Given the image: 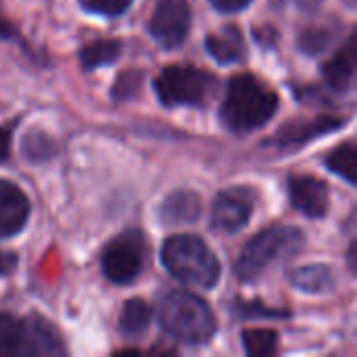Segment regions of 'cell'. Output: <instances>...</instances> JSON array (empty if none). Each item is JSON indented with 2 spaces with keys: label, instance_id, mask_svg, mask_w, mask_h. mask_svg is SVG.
I'll return each instance as SVG.
<instances>
[{
  "label": "cell",
  "instance_id": "cell-12",
  "mask_svg": "<svg viewBox=\"0 0 357 357\" xmlns=\"http://www.w3.org/2000/svg\"><path fill=\"white\" fill-rule=\"evenodd\" d=\"M29 218L27 197L10 182L0 180V238H8L23 230Z\"/></svg>",
  "mask_w": 357,
  "mask_h": 357
},
{
  "label": "cell",
  "instance_id": "cell-23",
  "mask_svg": "<svg viewBox=\"0 0 357 357\" xmlns=\"http://www.w3.org/2000/svg\"><path fill=\"white\" fill-rule=\"evenodd\" d=\"M140 86H142V73L140 71H128V73L117 77V82L113 86V98L115 100H128V98L138 94Z\"/></svg>",
  "mask_w": 357,
  "mask_h": 357
},
{
  "label": "cell",
  "instance_id": "cell-8",
  "mask_svg": "<svg viewBox=\"0 0 357 357\" xmlns=\"http://www.w3.org/2000/svg\"><path fill=\"white\" fill-rule=\"evenodd\" d=\"M190 29L188 0H161L151 17V33L163 48H178Z\"/></svg>",
  "mask_w": 357,
  "mask_h": 357
},
{
  "label": "cell",
  "instance_id": "cell-20",
  "mask_svg": "<svg viewBox=\"0 0 357 357\" xmlns=\"http://www.w3.org/2000/svg\"><path fill=\"white\" fill-rule=\"evenodd\" d=\"M243 345L249 356H274L278 349V335L270 328H249L243 333Z\"/></svg>",
  "mask_w": 357,
  "mask_h": 357
},
{
  "label": "cell",
  "instance_id": "cell-2",
  "mask_svg": "<svg viewBox=\"0 0 357 357\" xmlns=\"http://www.w3.org/2000/svg\"><path fill=\"white\" fill-rule=\"evenodd\" d=\"M278 109V96L253 75H234L222 105V121L236 134L253 132L266 126Z\"/></svg>",
  "mask_w": 357,
  "mask_h": 357
},
{
  "label": "cell",
  "instance_id": "cell-27",
  "mask_svg": "<svg viewBox=\"0 0 357 357\" xmlns=\"http://www.w3.org/2000/svg\"><path fill=\"white\" fill-rule=\"evenodd\" d=\"M15 268H17V257H15L13 253H4V251H0V276L10 274Z\"/></svg>",
  "mask_w": 357,
  "mask_h": 357
},
{
  "label": "cell",
  "instance_id": "cell-11",
  "mask_svg": "<svg viewBox=\"0 0 357 357\" xmlns=\"http://www.w3.org/2000/svg\"><path fill=\"white\" fill-rule=\"evenodd\" d=\"M345 119L341 117H316V119H303V121H289L284 123L272 138L274 144L278 146H293V144H303L310 142L322 134H331L339 128H343Z\"/></svg>",
  "mask_w": 357,
  "mask_h": 357
},
{
  "label": "cell",
  "instance_id": "cell-24",
  "mask_svg": "<svg viewBox=\"0 0 357 357\" xmlns=\"http://www.w3.org/2000/svg\"><path fill=\"white\" fill-rule=\"evenodd\" d=\"M86 10L100 15H121L132 0H79Z\"/></svg>",
  "mask_w": 357,
  "mask_h": 357
},
{
  "label": "cell",
  "instance_id": "cell-5",
  "mask_svg": "<svg viewBox=\"0 0 357 357\" xmlns=\"http://www.w3.org/2000/svg\"><path fill=\"white\" fill-rule=\"evenodd\" d=\"M305 236L301 230L291 226H272L253 236L236 259V276L243 282L259 278L274 261L295 253L303 245Z\"/></svg>",
  "mask_w": 357,
  "mask_h": 357
},
{
  "label": "cell",
  "instance_id": "cell-1",
  "mask_svg": "<svg viewBox=\"0 0 357 357\" xmlns=\"http://www.w3.org/2000/svg\"><path fill=\"white\" fill-rule=\"evenodd\" d=\"M157 320L176 341L203 345L215 335V316L197 295L186 291H165L157 299Z\"/></svg>",
  "mask_w": 357,
  "mask_h": 357
},
{
  "label": "cell",
  "instance_id": "cell-22",
  "mask_svg": "<svg viewBox=\"0 0 357 357\" xmlns=\"http://www.w3.org/2000/svg\"><path fill=\"white\" fill-rule=\"evenodd\" d=\"M335 38V31L328 27H310L299 36V48L307 54L324 52Z\"/></svg>",
  "mask_w": 357,
  "mask_h": 357
},
{
  "label": "cell",
  "instance_id": "cell-21",
  "mask_svg": "<svg viewBox=\"0 0 357 357\" xmlns=\"http://www.w3.org/2000/svg\"><path fill=\"white\" fill-rule=\"evenodd\" d=\"M21 153L25 155L27 161H31V163H42V161H48V159L54 157L56 144H54V140H52L48 134L33 130V132H29V134L23 138V142H21Z\"/></svg>",
  "mask_w": 357,
  "mask_h": 357
},
{
  "label": "cell",
  "instance_id": "cell-15",
  "mask_svg": "<svg viewBox=\"0 0 357 357\" xmlns=\"http://www.w3.org/2000/svg\"><path fill=\"white\" fill-rule=\"evenodd\" d=\"M356 33L345 42V46L335 54V59H331L328 63L322 65V73L326 84L333 90H349L354 84V75H356Z\"/></svg>",
  "mask_w": 357,
  "mask_h": 357
},
{
  "label": "cell",
  "instance_id": "cell-19",
  "mask_svg": "<svg viewBox=\"0 0 357 357\" xmlns=\"http://www.w3.org/2000/svg\"><path fill=\"white\" fill-rule=\"evenodd\" d=\"M326 165L331 172H335L337 176L345 178L349 184H357V151L356 142H345L339 149H335L328 159Z\"/></svg>",
  "mask_w": 357,
  "mask_h": 357
},
{
  "label": "cell",
  "instance_id": "cell-7",
  "mask_svg": "<svg viewBox=\"0 0 357 357\" xmlns=\"http://www.w3.org/2000/svg\"><path fill=\"white\" fill-rule=\"evenodd\" d=\"M146 255V243L142 232L128 230L119 234L102 253V272L105 276L115 284H128L132 282L142 266Z\"/></svg>",
  "mask_w": 357,
  "mask_h": 357
},
{
  "label": "cell",
  "instance_id": "cell-25",
  "mask_svg": "<svg viewBox=\"0 0 357 357\" xmlns=\"http://www.w3.org/2000/svg\"><path fill=\"white\" fill-rule=\"evenodd\" d=\"M238 314L247 316V318H287L289 312H278V310H270L257 301L253 303H247V301H236V307H234Z\"/></svg>",
  "mask_w": 357,
  "mask_h": 357
},
{
  "label": "cell",
  "instance_id": "cell-16",
  "mask_svg": "<svg viewBox=\"0 0 357 357\" xmlns=\"http://www.w3.org/2000/svg\"><path fill=\"white\" fill-rule=\"evenodd\" d=\"M291 280L297 289L305 293H328L335 289V272L328 266L314 264L293 270Z\"/></svg>",
  "mask_w": 357,
  "mask_h": 357
},
{
  "label": "cell",
  "instance_id": "cell-30",
  "mask_svg": "<svg viewBox=\"0 0 357 357\" xmlns=\"http://www.w3.org/2000/svg\"><path fill=\"white\" fill-rule=\"evenodd\" d=\"M303 10H316L318 6H320V2L322 0H295Z\"/></svg>",
  "mask_w": 357,
  "mask_h": 357
},
{
  "label": "cell",
  "instance_id": "cell-28",
  "mask_svg": "<svg viewBox=\"0 0 357 357\" xmlns=\"http://www.w3.org/2000/svg\"><path fill=\"white\" fill-rule=\"evenodd\" d=\"M17 31H15V25L0 13V40H8V38H13Z\"/></svg>",
  "mask_w": 357,
  "mask_h": 357
},
{
  "label": "cell",
  "instance_id": "cell-9",
  "mask_svg": "<svg viewBox=\"0 0 357 357\" xmlns=\"http://www.w3.org/2000/svg\"><path fill=\"white\" fill-rule=\"evenodd\" d=\"M255 199L257 197L249 186H236L220 192L213 203V226L220 232L230 234L243 230L253 213Z\"/></svg>",
  "mask_w": 357,
  "mask_h": 357
},
{
  "label": "cell",
  "instance_id": "cell-29",
  "mask_svg": "<svg viewBox=\"0 0 357 357\" xmlns=\"http://www.w3.org/2000/svg\"><path fill=\"white\" fill-rule=\"evenodd\" d=\"M10 153V136L4 128H0V161H4Z\"/></svg>",
  "mask_w": 357,
  "mask_h": 357
},
{
  "label": "cell",
  "instance_id": "cell-10",
  "mask_svg": "<svg viewBox=\"0 0 357 357\" xmlns=\"http://www.w3.org/2000/svg\"><path fill=\"white\" fill-rule=\"evenodd\" d=\"M289 197L293 207L307 218H324L328 213V184L314 176H293L289 180Z\"/></svg>",
  "mask_w": 357,
  "mask_h": 357
},
{
  "label": "cell",
  "instance_id": "cell-13",
  "mask_svg": "<svg viewBox=\"0 0 357 357\" xmlns=\"http://www.w3.org/2000/svg\"><path fill=\"white\" fill-rule=\"evenodd\" d=\"M205 48L222 65L238 63L247 54V46H245L243 31L236 25H226L220 31L209 33L205 38Z\"/></svg>",
  "mask_w": 357,
  "mask_h": 357
},
{
  "label": "cell",
  "instance_id": "cell-3",
  "mask_svg": "<svg viewBox=\"0 0 357 357\" xmlns=\"http://www.w3.org/2000/svg\"><path fill=\"white\" fill-rule=\"evenodd\" d=\"M161 261L172 276L190 287L211 289L220 280V261L215 253L192 234L167 238L161 249Z\"/></svg>",
  "mask_w": 357,
  "mask_h": 357
},
{
  "label": "cell",
  "instance_id": "cell-18",
  "mask_svg": "<svg viewBox=\"0 0 357 357\" xmlns=\"http://www.w3.org/2000/svg\"><path fill=\"white\" fill-rule=\"evenodd\" d=\"M119 54H121V42L96 40L79 52V59H82L84 69H96V67L115 63L119 59Z\"/></svg>",
  "mask_w": 357,
  "mask_h": 357
},
{
  "label": "cell",
  "instance_id": "cell-17",
  "mask_svg": "<svg viewBox=\"0 0 357 357\" xmlns=\"http://www.w3.org/2000/svg\"><path fill=\"white\" fill-rule=\"evenodd\" d=\"M151 324V310L144 301L140 299H130L123 310H121V318H119V328L126 337H140L146 333Z\"/></svg>",
  "mask_w": 357,
  "mask_h": 357
},
{
  "label": "cell",
  "instance_id": "cell-14",
  "mask_svg": "<svg viewBox=\"0 0 357 357\" xmlns=\"http://www.w3.org/2000/svg\"><path fill=\"white\" fill-rule=\"evenodd\" d=\"M201 197L192 190H176L161 203L159 218L167 226L192 224L201 215Z\"/></svg>",
  "mask_w": 357,
  "mask_h": 357
},
{
  "label": "cell",
  "instance_id": "cell-26",
  "mask_svg": "<svg viewBox=\"0 0 357 357\" xmlns=\"http://www.w3.org/2000/svg\"><path fill=\"white\" fill-rule=\"evenodd\" d=\"M209 2L222 13H236V10L247 8L253 0H209Z\"/></svg>",
  "mask_w": 357,
  "mask_h": 357
},
{
  "label": "cell",
  "instance_id": "cell-6",
  "mask_svg": "<svg viewBox=\"0 0 357 357\" xmlns=\"http://www.w3.org/2000/svg\"><path fill=\"white\" fill-rule=\"evenodd\" d=\"M215 84L209 71L192 65H169L155 79V90L165 107H201L211 98Z\"/></svg>",
  "mask_w": 357,
  "mask_h": 357
},
{
  "label": "cell",
  "instance_id": "cell-31",
  "mask_svg": "<svg viewBox=\"0 0 357 357\" xmlns=\"http://www.w3.org/2000/svg\"><path fill=\"white\" fill-rule=\"evenodd\" d=\"M349 266L356 272V243H351V247H349Z\"/></svg>",
  "mask_w": 357,
  "mask_h": 357
},
{
  "label": "cell",
  "instance_id": "cell-4",
  "mask_svg": "<svg viewBox=\"0 0 357 357\" xmlns=\"http://www.w3.org/2000/svg\"><path fill=\"white\" fill-rule=\"evenodd\" d=\"M65 354L61 335L54 326L40 318H17L0 314V357L61 356Z\"/></svg>",
  "mask_w": 357,
  "mask_h": 357
}]
</instances>
